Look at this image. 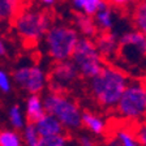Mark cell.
Returning <instances> with one entry per match:
<instances>
[{
	"mask_svg": "<svg viewBox=\"0 0 146 146\" xmlns=\"http://www.w3.org/2000/svg\"><path fill=\"white\" fill-rule=\"evenodd\" d=\"M7 54V50H5V44H4V42L1 40V38H0V56H3V55Z\"/></svg>",
	"mask_w": 146,
	"mask_h": 146,
	"instance_id": "28",
	"label": "cell"
},
{
	"mask_svg": "<svg viewBox=\"0 0 146 146\" xmlns=\"http://www.w3.org/2000/svg\"><path fill=\"white\" fill-rule=\"evenodd\" d=\"M129 84V76L113 65H104L89 82V91L94 100L104 110L115 108Z\"/></svg>",
	"mask_w": 146,
	"mask_h": 146,
	"instance_id": "1",
	"label": "cell"
},
{
	"mask_svg": "<svg viewBox=\"0 0 146 146\" xmlns=\"http://www.w3.org/2000/svg\"><path fill=\"white\" fill-rule=\"evenodd\" d=\"M70 60L76 65L80 76L89 80L97 76L106 65L103 58L95 47L94 40L84 36L80 38L77 42Z\"/></svg>",
	"mask_w": 146,
	"mask_h": 146,
	"instance_id": "6",
	"label": "cell"
},
{
	"mask_svg": "<svg viewBox=\"0 0 146 146\" xmlns=\"http://www.w3.org/2000/svg\"><path fill=\"white\" fill-rule=\"evenodd\" d=\"M43 108L46 113L52 115L64 128L68 129H78L82 125L81 115L82 111L76 100H73L64 93L50 91L42 99Z\"/></svg>",
	"mask_w": 146,
	"mask_h": 146,
	"instance_id": "3",
	"label": "cell"
},
{
	"mask_svg": "<svg viewBox=\"0 0 146 146\" xmlns=\"http://www.w3.org/2000/svg\"><path fill=\"white\" fill-rule=\"evenodd\" d=\"M137 1H140V0H110V3L115 7H127L129 4L137 3Z\"/></svg>",
	"mask_w": 146,
	"mask_h": 146,
	"instance_id": "27",
	"label": "cell"
},
{
	"mask_svg": "<svg viewBox=\"0 0 146 146\" xmlns=\"http://www.w3.org/2000/svg\"><path fill=\"white\" fill-rule=\"evenodd\" d=\"M134 137H136L137 142L140 146H146V119L138 125L136 133H133Z\"/></svg>",
	"mask_w": 146,
	"mask_h": 146,
	"instance_id": "24",
	"label": "cell"
},
{
	"mask_svg": "<svg viewBox=\"0 0 146 146\" xmlns=\"http://www.w3.org/2000/svg\"><path fill=\"white\" fill-rule=\"evenodd\" d=\"M46 115L43 102L39 95L33 94L26 100V121L27 124H35L39 119Z\"/></svg>",
	"mask_w": 146,
	"mask_h": 146,
	"instance_id": "12",
	"label": "cell"
},
{
	"mask_svg": "<svg viewBox=\"0 0 146 146\" xmlns=\"http://www.w3.org/2000/svg\"><path fill=\"white\" fill-rule=\"evenodd\" d=\"M94 44L103 60L116 58L119 48V36L113 31H100L95 36Z\"/></svg>",
	"mask_w": 146,
	"mask_h": 146,
	"instance_id": "10",
	"label": "cell"
},
{
	"mask_svg": "<svg viewBox=\"0 0 146 146\" xmlns=\"http://www.w3.org/2000/svg\"><path fill=\"white\" fill-rule=\"evenodd\" d=\"M115 108L121 117L131 121L146 117V88L143 81L134 80L129 82Z\"/></svg>",
	"mask_w": 146,
	"mask_h": 146,
	"instance_id": "5",
	"label": "cell"
},
{
	"mask_svg": "<svg viewBox=\"0 0 146 146\" xmlns=\"http://www.w3.org/2000/svg\"><path fill=\"white\" fill-rule=\"evenodd\" d=\"M36 129V133L39 134L40 138H48V137H55L64 134V127L56 120L52 115L46 113L42 119L34 124Z\"/></svg>",
	"mask_w": 146,
	"mask_h": 146,
	"instance_id": "11",
	"label": "cell"
},
{
	"mask_svg": "<svg viewBox=\"0 0 146 146\" xmlns=\"http://www.w3.org/2000/svg\"><path fill=\"white\" fill-rule=\"evenodd\" d=\"M51 27V16L44 11H24L15 17V29L24 42L36 44Z\"/></svg>",
	"mask_w": 146,
	"mask_h": 146,
	"instance_id": "4",
	"label": "cell"
},
{
	"mask_svg": "<svg viewBox=\"0 0 146 146\" xmlns=\"http://www.w3.org/2000/svg\"><path fill=\"white\" fill-rule=\"evenodd\" d=\"M80 74L76 65L72 60L55 63L50 74L47 76V82L50 85V91L55 93H65L78 80Z\"/></svg>",
	"mask_w": 146,
	"mask_h": 146,
	"instance_id": "8",
	"label": "cell"
},
{
	"mask_svg": "<svg viewBox=\"0 0 146 146\" xmlns=\"http://www.w3.org/2000/svg\"><path fill=\"white\" fill-rule=\"evenodd\" d=\"M78 39L80 34L73 26L64 24L51 25L44 35L47 54L55 63L70 60Z\"/></svg>",
	"mask_w": 146,
	"mask_h": 146,
	"instance_id": "2",
	"label": "cell"
},
{
	"mask_svg": "<svg viewBox=\"0 0 146 146\" xmlns=\"http://www.w3.org/2000/svg\"><path fill=\"white\" fill-rule=\"evenodd\" d=\"M21 0H0V22L15 20L20 13Z\"/></svg>",
	"mask_w": 146,
	"mask_h": 146,
	"instance_id": "17",
	"label": "cell"
},
{
	"mask_svg": "<svg viewBox=\"0 0 146 146\" xmlns=\"http://www.w3.org/2000/svg\"><path fill=\"white\" fill-rule=\"evenodd\" d=\"M116 137L119 138V146H140L137 142L136 137H134L133 132L129 129H120L116 133Z\"/></svg>",
	"mask_w": 146,
	"mask_h": 146,
	"instance_id": "20",
	"label": "cell"
},
{
	"mask_svg": "<svg viewBox=\"0 0 146 146\" xmlns=\"http://www.w3.org/2000/svg\"><path fill=\"white\" fill-rule=\"evenodd\" d=\"M72 5L77 13L93 17L98 11L108 7L107 0H72Z\"/></svg>",
	"mask_w": 146,
	"mask_h": 146,
	"instance_id": "13",
	"label": "cell"
},
{
	"mask_svg": "<svg viewBox=\"0 0 146 146\" xmlns=\"http://www.w3.org/2000/svg\"><path fill=\"white\" fill-rule=\"evenodd\" d=\"M81 123L94 134H103L106 131V123L98 115L90 112V111H82Z\"/></svg>",
	"mask_w": 146,
	"mask_h": 146,
	"instance_id": "16",
	"label": "cell"
},
{
	"mask_svg": "<svg viewBox=\"0 0 146 146\" xmlns=\"http://www.w3.org/2000/svg\"><path fill=\"white\" fill-rule=\"evenodd\" d=\"M94 22L97 25L98 30L100 29V31H110L113 26V12L112 9L108 7L98 11L94 15Z\"/></svg>",
	"mask_w": 146,
	"mask_h": 146,
	"instance_id": "18",
	"label": "cell"
},
{
	"mask_svg": "<svg viewBox=\"0 0 146 146\" xmlns=\"http://www.w3.org/2000/svg\"><path fill=\"white\" fill-rule=\"evenodd\" d=\"M68 138L64 134L55 137H48V138H40L38 146H67Z\"/></svg>",
	"mask_w": 146,
	"mask_h": 146,
	"instance_id": "23",
	"label": "cell"
},
{
	"mask_svg": "<svg viewBox=\"0 0 146 146\" xmlns=\"http://www.w3.org/2000/svg\"><path fill=\"white\" fill-rule=\"evenodd\" d=\"M143 84H145V88H146V81H143Z\"/></svg>",
	"mask_w": 146,
	"mask_h": 146,
	"instance_id": "30",
	"label": "cell"
},
{
	"mask_svg": "<svg viewBox=\"0 0 146 146\" xmlns=\"http://www.w3.org/2000/svg\"><path fill=\"white\" fill-rule=\"evenodd\" d=\"M132 24L134 30L146 36V0L137 1L132 11Z\"/></svg>",
	"mask_w": 146,
	"mask_h": 146,
	"instance_id": "15",
	"label": "cell"
},
{
	"mask_svg": "<svg viewBox=\"0 0 146 146\" xmlns=\"http://www.w3.org/2000/svg\"><path fill=\"white\" fill-rule=\"evenodd\" d=\"M116 59L129 67L146 61V36L136 30L127 31L119 36V48Z\"/></svg>",
	"mask_w": 146,
	"mask_h": 146,
	"instance_id": "7",
	"label": "cell"
},
{
	"mask_svg": "<svg viewBox=\"0 0 146 146\" xmlns=\"http://www.w3.org/2000/svg\"><path fill=\"white\" fill-rule=\"evenodd\" d=\"M40 1H42L44 5H54L56 0H40Z\"/></svg>",
	"mask_w": 146,
	"mask_h": 146,
	"instance_id": "29",
	"label": "cell"
},
{
	"mask_svg": "<svg viewBox=\"0 0 146 146\" xmlns=\"http://www.w3.org/2000/svg\"><path fill=\"white\" fill-rule=\"evenodd\" d=\"M9 119H11V123H12V125L16 128V129H21V128H24V117H22V112H21V108H20V106H13L12 108H11V111H9Z\"/></svg>",
	"mask_w": 146,
	"mask_h": 146,
	"instance_id": "22",
	"label": "cell"
},
{
	"mask_svg": "<svg viewBox=\"0 0 146 146\" xmlns=\"http://www.w3.org/2000/svg\"><path fill=\"white\" fill-rule=\"evenodd\" d=\"M24 138L25 142L29 146H38L40 137L39 134L36 133V129L34 127V124H27L24 129Z\"/></svg>",
	"mask_w": 146,
	"mask_h": 146,
	"instance_id": "21",
	"label": "cell"
},
{
	"mask_svg": "<svg viewBox=\"0 0 146 146\" xmlns=\"http://www.w3.org/2000/svg\"><path fill=\"white\" fill-rule=\"evenodd\" d=\"M145 81H146V80H145Z\"/></svg>",
	"mask_w": 146,
	"mask_h": 146,
	"instance_id": "31",
	"label": "cell"
},
{
	"mask_svg": "<svg viewBox=\"0 0 146 146\" xmlns=\"http://www.w3.org/2000/svg\"><path fill=\"white\" fill-rule=\"evenodd\" d=\"M0 146H22V142L17 132L5 129L0 132Z\"/></svg>",
	"mask_w": 146,
	"mask_h": 146,
	"instance_id": "19",
	"label": "cell"
},
{
	"mask_svg": "<svg viewBox=\"0 0 146 146\" xmlns=\"http://www.w3.org/2000/svg\"><path fill=\"white\" fill-rule=\"evenodd\" d=\"M0 89L4 91V93H8L11 90V81H9V77L5 72L0 70Z\"/></svg>",
	"mask_w": 146,
	"mask_h": 146,
	"instance_id": "25",
	"label": "cell"
},
{
	"mask_svg": "<svg viewBox=\"0 0 146 146\" xmlns=\"http://www.w3.org/2000/svg\"><path fill=\"white\" fill-rule=\"evenodd\" d=\"M74 24H76V29L78 31V34L81 33L84 35V38H95L99 33L97 25H95L94 20L89 16H85L82 13H76V17H74Z\"/></svg>",
	"mask_w": 146,
	"mask_h": 146,
	"instance_id": "14",
	"label": "cell"
},
{
	"mask_svg": "<svg viewBox=\"0 0 146 146\" xmlns=\"http://www.w3.org/2000/svg\"><path fill=\"white\" fill-rule=\"evenodd\" d=\"M13 78L20 88L25 89L30 95H38L44 90L47 84V74L38 65H25L18 68L13 74Z\"/></svg>",
	"mask_w": 146,
	"mask_h": 146,
	"instance_id": "9",
	"label": "cell"
},
{
	"mask_svg": "<svg viewBox=\"0 0 146 146\" xmlns=\"http://www.w3.org/2000/svg\"><path fill=\"white\" fill-rule=\"evenodd\" d=\"M78 143H80V146H97V143L89 136H81L78 138Z\"/></svg>",
	"mask_w": 146,
	"mask_h": 146,
	"instance_id": "26",
	"label": "cell"
}]
</instances>
